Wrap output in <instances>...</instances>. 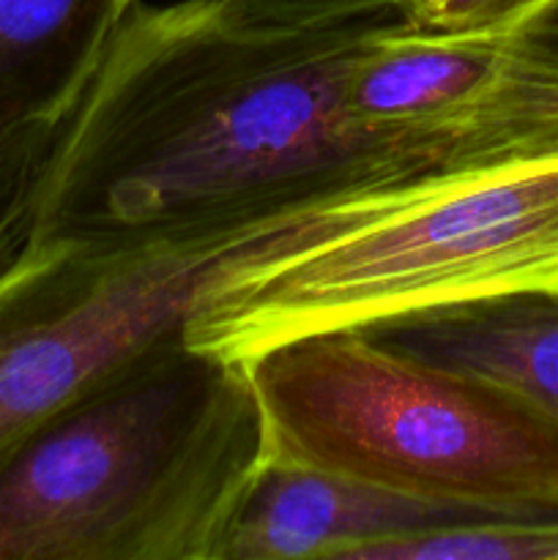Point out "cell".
I'll use <instances>...</instances> for the list:
<instances>
[{"label": "cell", "instance_id": "10", "mask_svg": "<svg viewBox=\"0 0 558 560\" xmlns=\"http://www.w3.org/2000/svg\"><path fill=\"white\" fill-rule=\"evenodd\" d=\"M364 560H558V509L452 525L388 541Z\"/></svg>", "mask_w": 558, "mask_h": 560}, {"label": "cell", "instance_id": "7", "mask_svg": "<svg viewBox=\"0 0 558 560\" xmlns=\"http://www.w3.org/2000/svg\"><path fill=\"white\" fill-rule=\"evenodd\" d=\"M539 509L430 501L268 452L219 541L217 560H364L375 547Z\"/></svg>", "mask_w": 558, "mask_h": 560}, {"label": "cell", "instance_id": "9", "mask_svg": "<svg viewBox=\"0 0 558 560\" xmlns=\"http://www.w3.org/2000/svg\"><path fill=\"white\" fill-rule=\"evenodd\" d=\"M140 0H0V148L69 115Z\"/></svg>", "mask_w": 558, "mask_h": 560}, {"label": "cell", "instance_id": "8", "mask_svg": "<svg viewBox=\"0 0 558 560\" xmlns=\"http://www.w3.org/2000/svg\"><path fill=\"white\" fill-rule=\"evenodd\" d=\"M359 331L397 353L496 383L558 424V288L430 306Z\"/></svg>", "mask_w": 558, "mask_h": 560}, {"label": "cell", "instance_id": "5", "mask_svg": "<svg viewBox=\"0 0 558 560\" xmlns=\"http://www.w3.org/2000/svg\"><path fill=\"white\" fill-rule=\"evenodd\" d=\"M403 197L388 184L129 249L27 238L0 268V457L126 361L186 337L230 288L383 217Z\"/></svg>", "mask_w": 558, "mask_h": 560}, {"label": "cell", "instance_id": "4", "mask_svg": "<svg viewBox=\"0 0 558 560\" xmlns=\"http://www.w3.org/2000/svg\"><path fill=\"white\" fill-rule=\"evenodd\" d=\"M558 288V148L452 173L383 217L230 288L186 342L246 361L328 328Z\"/></svg>", "mask_w": 558, "mask_h": 560}, {"label": "cell", "instance_id": "13", "mask_svg": "<svg viewBox=\"0 0 558 560\" xmlns=\"http://www.w3.org/2000/svg\"><path fill=\"white\" fill-rule=\"evenodd\" d=\"M545 0H416L405 20L427 31L496 33L512 31Z\"/></svg>", "mask_w": 558, "mask_h": 560}, {"label": "cell", "instance_id": "11", "mask_svg": "<svg viewBox=\"0 0 558 560\" xmlns=\"http://www.w3.org/2000/svg\"><path fill=\"white\" fill-rule=\"evenodd\" d=\"M55 129L33 131L0 148V268L14 260L33 228L38 184L53 151Z\"/></svg>", "mask_w": 558, "mask_h": 560}, {"label": "cell", "instance_id": "1", "mask_svg": "<svg viewBox=\"0 0 558 560\" xmlns=\"http://www.w3.org/2000/svg\"><path fill=\"white\" fill-rule=\"evenodd\" d=\"M383 20L244 27L219 0L137 3L60 120L31 238L129 249L460 173L350 118L345 80Z\"/></svg>", "mask_w": 558, "mask_h": 560}, {"label": "cell", "instance_id": "14", "mask_svg": "<svg viewBox=\"0 0 558 560\" xmlns=\"http://www.w3.org/2000/svg\"><path fill=\"white\" fill-rule=\"evenodd\" d=\"M514 38L520 44L531 49V52L539 55L547 63L558 66V0H545L542 5H536L523 22L512 27Z\"/></svg>", "mask_w": 558, "mask_h": 560}, {"label": "cell", "instance_id": "3", "mask_svg": "<svg viewBox=\"0 0 558 560\" xmlns=\"http://www.w3.org/2000/svg\"><path fill=\"white\" fill-rule=\"evenodd\" d=\"M268 452L430 501L558 509V424L518 394L328 328L244 361Z\"/></svg>", "mask_w": 558, "mask_h": 560}, {"label": "cell", "instance_id": "6", "mask_svg": "<svg viewBox=\"0 0 558 560\" xmlns=\"http://www.w3.org/2000/svg\"><path fill=\"white\" fill-rule=\"evenodd\" d=\"M345 107L405 156L470 170L558 148V66L509 31H427L386 16L356 52Z\"/></svg>", "mask_w": 558, "mask_h": 560}, {"label": "cell", "instance_id": "2", "mask_svg": "<svg viewBox=\"0 0 558 560\" xmlns=\"http://www.w3.org/2000/svg\"><path fill=\"white\" fill-rule=\"evenodd\" d=\"M266 454L244 361L170 339L0 457V560H217Z\"/></svg>", "mask_w": 558, "mask_h": 560}, {"label": "cell", "instance_id": "12", "mask_svg": "<svg viewBox=\"0 0 558 560\" xmlns=\"http://www.w3.org/2000/svg\"><path fill=\"white\" fill-rule=\"evenodd\" d=\"M416 0H219L244 27H321L372 16H405Z\"/></svg>", "mask_w": 558, "mask_h": 560}]
</instances>
